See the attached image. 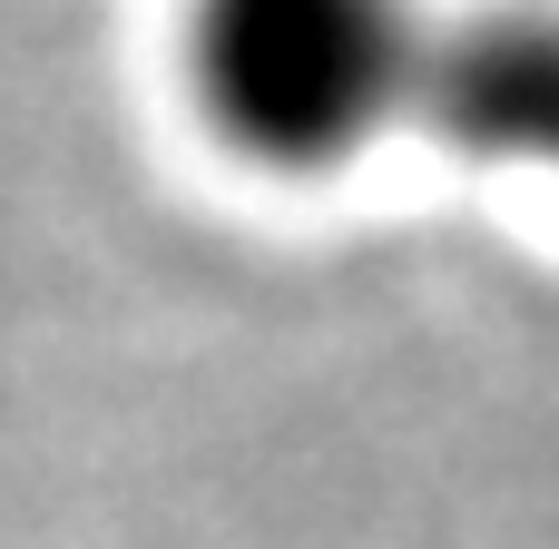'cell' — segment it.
<instances>
[{
	"instance_id": "1",
	"label": "cell",
	"mask_w": 559,
	"mask_h": 549,
	"mask_svg": "<svg viewBox=\"0 0 559 549\" xmlns=\"http://www.w3.org/2000/svg\"><path fill=\"white\" fill-rule=\"evenodd\" d=\"M413 0H187L177 79L216 147L265 177H334L393 147V39Z\"/></svg>"
},
{
	"instance_id": "2",
	"label": "cell",
	"mask_w": 559,
	"mask_h": 549,
	"mask_svg": "<svg viewBox=\"0 0 559 549\" xmlns=\"http://www.w3.org/2000/svg\"><path fill=\"white\" fill-rule=\"evenodd\" d=\"M393 138L559 177V0H413L393 39Z\"/></svg>"
}]
</instances>
